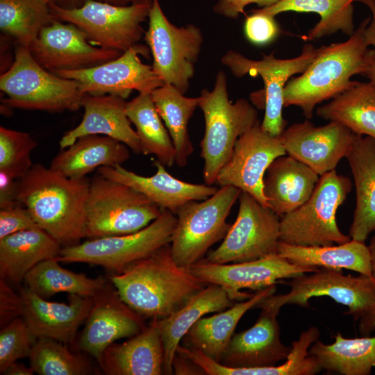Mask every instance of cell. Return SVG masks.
<instances>
[{"label":"cell","mask_w":375,"mask_h":375,"mask_svg":"<svg viewBox=\"0 0 375 375\" xmlns=\"http://www.w3.org/2000/svg\"><path fill=\"white\" fill-rule=\"evenodd\" d=\"M352 183L335 169L319 176L310 197L281 217L280 242L298 246H328L350 241L339 228L335 215Z\"/></svg>","instance_id":"6"},{"label":"cell","mask_w":375,"mask_h":375,"mask_svg":"<svg viewBox=\"0 0 375 375\" xmlns=\"http://www.w3.org/2000/svg\"><path fill=\"white\" fill-rule=\"evenodd\" d=\"M276 285L256 291L250 298L209 317L199 319L186 334L191 347L220 362L242 317L265 298L275 294Z\"/></svg>","instance_id":"31"},{"label":"cell","mask_w":375,"mask_h":375,"mask_svg":"<svg viewBox=\"0 0 375 375\" xmlns=\"http://www.w3.org/2000/svg\"><path fill=\"white\" fill-rule=\"evenodd\" d=\"M335 342L317 340L309 349L322 369L342 375H369L375 367V336L347 338L340 333Z\"/></svg>","instance_id":"33"},{"label":"cell","mask_w":375,"mask_h":375,"mask_svg":"<svg viewBox=\"0 0 375 375\" xmlns=\"http://www.w3.org/2000/svg\"><path fill=\"white\" fill-rule=\"evenodd\" d=\"M55 18L81 28L94 46L124 52L137 44L145 33L142 24L149 17L151 6H115L96 0H85L74 8L49 3Z\"/></svg>","instance_id":"11"},{"label":"cell","mask_w":375,"mask_h":375,"mask_svg":"<svg viewBox=\"0 0 375 375\" xmlns=\"http://www.w3.org/2000/svg\"><path fill=\"white\" fill-rule=\"evenodd\" d=\"M155 174L145 176L123 167H101L98 174L111 180L126 184L140 192L160 208L176 214L184 204L202 201L214 194L219 188L206 184H196L178 179L168 173L158 160L153 162Z\"/></svg>","instance_id":"23"},{"label":"cell","mask_w":375,"mask_h":375,"mask_svg":"<svg viewBox=\"0 0 375 375\" xmlns=\"http://www.w3.org/2000/svg\"><path fill=\"white\" fill-rule=\"evenodd\" d=\"M316 113L324 119L341 123L356 134L375 139V84L356 81L319 107Z\"/></svg>","instance_id":"35"},{"label":"cell","mask_w":375,"mask_h":375,"mask_svg":"<svg viewBox=\"0 0 375 375\" xmlns=\"http://www.w3.org/2000/svg\"><path fill=\"white\" fill-rule=\"evenodd\" d=\"M89 188L86 177L68 178L37 163L17 180L16 199L62 248L76 245L86 238Z\"/></svg>","instance_id":"1"},{"label":"cell","mask_w":375,"mask_h":375,"mask_svg":"<svg viewBox=\"0 0 375 375\" xmlns=\"http://www.w3.org/2000/svg\"><path fill=\"white\" fill-rule=\"evenodd\" d=\"M241 192L232 185L221 186L206 199L190 201L178 209L170 242L177 265L190 268L224 238L231 226L226 218Z\"/></svg>","instance_id":"8"},{"label":"cell","mask_w":375,"mask_h":375,"mask_svg":"<svg viewBox=\"0 0 375 375\" xmlns=\"http://www.w3.org/2000/svg\"><path fill=\"white\" fill-rule=\"evenodd\" d=\"M363 76L375 84V50L374 49H368L367 53V67Z\"/></svg>","instance_id":"52"},{"label":"cell","mask_w":375,"mask_h":375,"mask_svg":"<svg viewBox=\"0 0 375 375\" xmlns=\"http://www.w3.org/2000/svg\"><path fill=\"white\" fill-rule=\"evenodd\" d=\"M59 262L53 258L36 265L25 276V286L44 299L60 292L94 297L108 281V277L91 278L66 269Z\"/></svg>","instance_id":"36"},{"label":"cell","mask_w":375,"mask_h":375,"mask_svg":"<svg viewBox=\"0 0 375 375\" xmlns=\"http://www.w3.org/2000/svg\"><path fill=\"white\" fill-rule=\"evenodd\" d=\"M126 112L134 124L140 140L141 153L154 155L165 166L175 162V149L167 128L152 100L151 92L139 93L126 102Z\"/></svg>","instance_id":"37"},{"label":"cell","mask_w":375,"mask_h":375,"mask_svg":"<svg viewBox=\"0 0 375 375\" xmlns=\"http://www.w3.org/2000/svg\"><path fill=\"white\" fill-rule=\"evenodd\" d=\"M126 106L125 99L117 96L85 94L81 103L84 110L82 121L62 136L60 149L69 147L81 137L101 135L124 143L137 154L141 153L140 140L131 127Z\"/></svg>","instance_id":"24"},{"label":"cell","mask_w":375,"mask_h":375,"mask_svg":"<svg viewBox=\"0 0 375 375\" xmlns=\"http://www.w3.org/2000/svg\"><path fill=\"white\" fill-rule=\"evenodd\" d=\"M38 145L26 132L0 127V172L15 180L22 178L32 167L31 154Z\"/></svg>","instance_id":"41"},{"label":"cell","mask_w":375,"mask_h":375,"mask_svg":"<svg viewBox=\"0 0 375 375\" xmlns=\"http://www.w3.org/2000/svg\"><path fill=\"white\" fill-rule=\"evenodd\" d=\"M277 253L299 266L346 269L372 277L368 246L352 239L346 243L328 246H298L279 242Z\"/></svg>","instance_id":"32"},{"label":"cell","mask_w":375,"mask_h":375,"mask_svg":"<svg viewBox=\"0 0 375 375\" xmlns=\"http://www.w3.org/2000/svg\"><path fill=\"white\" fill-rule=\"evenodd\" d=\"M285 154L281 137L265 131L259 122L238 139L216 183L236 187L267 206L263 193L266 171L276 158Z\"/></svg>","instance_id":"17"},{"label":"cell","mask_w":375,"mask_h":375,"mask_svg":"<svg viewBox=\"0 0 375 375\" xmlns=\"http://www.w3.org/2000/svg\"><path fill=\"white\" fill-rule=\"evenodd\" d=\"M0 89L9 108L61 112L81 108L78 83L57 76L39 65L28 47L17 44L13 62L0 76Z\"/></svg>","instance_id":"5"},{"label":"cell","mask_w":375,"mask_h":375,"mask_svg":"<svg viewBox=\"0 0 375 375\" xmlns=\"http://www.w3.org/2000/svg\"><path fill=\"white\" fill-rule=\"evenodd\" d=\"M176 215L162 209L154 221L141 230L107 236L62 247L56 259L60 262H83L101 266L110 274H119L132 263L170 244Z\"/></svg>","instance_id":"9"},{"label":"cell","mask_w":375,"mask_h":375,"mask_svg":"<svg viewBox=\"0 0 375 375\" xmlns=\"http://www.w3.org/2000/svg\"><path fill=\"white\" fill-rule=\"evenodd\" d=\"M172 369L174 374L176 375L204 374L199 366L183 354L177 352L173 359Z\"/></svg>","instance_id":"48"},{"label":"cell","mask_w":375,"mask_h":375,"mask_svg":"<svg viewBox=\"0 0 375 375\" xmlns=\"http://www.w3.org/2000/svg\"><path fill=\"white\" fill-rule=\"evenodd\" d=\"M13 288L5 280L0 278L1 328L22 315V299L19 292H15Z\"/></svg>","instance_id":"45"},{"label":"cell","mask_w":375,"mask_h":375,"mask_svg":"<svg viewBox=\"0 0 375 375\" xmlns=\"http://www.w3.org/2000/svg\"><path fill=\"white\" fill-rule=\"evenodd\" d=\"M365 3L372 12L369 23L365 31V39L368 47L372 46L375 50V0H357Z\"/></svg>","instance_id":"49"},{"label":"cell","mask_w":375,"mask_h":375,"mask_svg":"<svg viewBox=\"0 0 375 375\" xmlns=\"http://www.w3.org/2000/svg\"><path fill=\"white\" fill-rule=\"evenodd\" d=\"M162 208L133 188L98 174L90 181L85 206L88 239L121 235L141 230Z\"/></svg>","instance_id":"7"},{"label":"cell","mask_w":375,"mask_h":375,"mask_svg":"<svg viewBox=\"0 0 375 375\" xmlns=\"http://www.w3.org/2000/svg\"><path fill=\"white\" fill-rule=\"evenodd\" d=\"M256 308L261 309L256 323L233 335L220 363L233 368L251 369L274 366L287 359L291 347L285 345L280 338L277 317L281 308L267 298Z\"/></svg>","instance_id":"21"},{"label":"cell","mask_w":375,"mask_h":375,"mask_svg":"<svg viewBox=\"0 0 375 375\" xmlns=\"http://www.w3.org/2000/svg\"><path fill=\"white\" fill-rule=\"evenodd\" d=\"M56 19L46 0H0V28L17 44L28 47Z\"/></svg>","instance_id":"39"},{"label":"cell","mask_w":375,"mask_h":375,"mask_svg":"<svg viewBox=\"0 0 375 375\" xmlns=\"http://www.w3.org/2000/svg\"><path fill=\"white\" fill-rule=\"evenodd\" d=\"M40 228L29 211L19 201L0 208V239L11 234Z\"/></svg>","instance_id":"44"},{"label":"cell","mask_w":375,"mask_h":375,"mask_svg":"<svg viewBox=\"0 0 375 375\" xmlns=\"http://www.w3.org/2000/svg\"><path fill=\"white\" fill-rule=\"evenodd\" d=\"M247 17L244 33L248 41L254 45L262 46L273 42L279 35L280 28L274 16L256 10Z\"/></svg>","instance_id":"43"},{"label":"cell","mask_w":375,"mask_h":375,"mask_svg":"<svg viewBox=\"0 0 375 375\" xmlns=\"http://www.w3.org/2000/svg\"><path fill=\"white\" fill-rule=\"evenodd\" d=\"M93 299V306L74 344L98 362L108 347L140 333L146 325L144 318L122 299L108 278Z\"/></svg>","instance_id":"18"},{"label":"cell","mask_w":375,"mask_h":375,"mask_svg":"<svg viewBox=\"0 0 375 375\" xmlns=\"http://www.w3.org/2000/svg\"><path fill=\"white\" fill-rule=\"evenodd\" d=\"M234 223L221 244L205 260L217 264L253 261L278 254L281 217L247 192H242Z\"/></svg>","instance_id":"12"},{"label":"cell","mask_w":375,"mask_h":375,"mask_svg":"<svg viewBox=\"0 0 375 375\" xmlns=\"http://www.w3.org/2000/svg\"><path fill=\"white\" fill-rule=\"evenodd\" d=\"M358 134L340 122L315 126L306 120L295 123L280 135L286 154L310 167L319 176L334 170L346 158Z\"/></svg>","instance_id":"20"},{"label":"cell","mask_w":375,"mask_h":375,"mask_svg":"<svg viewBox=\"0 0 375 375\" xmlns=\"http://www.w3.org/2000/svg\"><path fill=\"white\" fill-rule=\"evenodd\" d=\"M22 318L37 338L53 339L74 345L77 331L94 303L93 297L69 294L67 303L49 301L26 286L19 287Z\"/></svg>","instance_id":"22"},{"label":"cell","mask_w":375,"mask_h":375,"mask_svg":"<svg viewBox=\"0 0 375 375\" xmlns=\"http://www.w3.org/2000/svg\"><path fill=\"white\" fill-rule=\"evenodd\" d=\"M144 40L153 57L152 68L164 84L185 94L194 76L203 38L199 27H177L163 13L158 0H153Z\"/></svg>","instance_id":"10"},{"label":"cell","mask_w":375,"mask_h":375,"mask_svg":"<svg viewBox=\"0 0 375 375\" xmlns=\"http://www.w3.org/2000/svg\"><path fill=\"white\" fill-rule=\"evenodd\" d=\"M357 0H279L275 4L256 9L275 16L286 11L315 12L320 20L303 38L312 40L338 31L351 36L354 32L353 3Z\"/></svg>","instance_id":"38"},{"label":"cell","mask_w":375,"mask_h":375,"mask_svg":"<svg viewBox=\"0 0 375 375\" xmlns=\"http://www.w3.org/2000/svg\"><path fill=\"white\" fill-rule=\"evenodd\" d=\"M17 180L0 172V208L10 206L17 202Z\"/></svg>","instance_id":"47"},{"label":"cell","mask_w":375,"mask_h":375,"mask_svg":"<svg viewBox=\"0 0 375 375\" xmlns=\"http://www.w3.org/2000/svg\"><path fill=\"white\" fill-rule=\"evenodd\" d=\"M317 53V49L310 44L303 46L301 53L290 59H279L274 53L263 54L261 60L248 58L239 52L229 50L221 58V62L238 78L247 74L259 75L265 85V115L260 126L274 136H280L285 129L287 121L283 117L284 89L289 78L294 74L303 73Z\"/></svg>","instance_id":"13"},{"label":"cell","mask_w":375,"mask_h":375,"mask_svg":"<svg viewBox=\"0 0 375 375\" xmlns=\"http://www.w3.org/2000/svg\"><path fill=\"white\" fill-rule=\"evenodd\" d=\"M370 19L365 18L347 41L317 49L308 69L286 84L284 107H299L303 115L311 119L317 104L351 88L356 82L351 76L364 75L369 49L365 31Z\"/></svg>","instance_id":"3"},{"label":"cell","mask_w":375,"mask_h":375,"mask_svg":"<svg viewBox=\"0 0 375 375\" xmlns=\"http://www.w3.org/2000/svg\"><path fill=\"white\" fill-rule=\"evenodd\" d=\"M199 107L205 119V133L200 144L203 178L206 185H212L238 139L260 121L257 110L247 99L230 101L227 78L222 71L217 73L212 90H201Z\"/></svg>","instance_id":"4"},{"label":"cell","mask_w":375,"mask_h":375,"mask_svg":"<svg viewBox=\"0 0 375 375\" xmlns=\"http://www.w3.org/2000/svg\"><path fill=\"white\" fill-rule=\"evenodd\" d=\"M279 0H218L213 10L218 15L228 18L236 19L240 13H244L246 6L256 3L264 8L272 6Z\"/></svg>","instance_id":"46"},{"label":"cell","mask_w":375,"mask_h":375,"mask_svg":"<svg viewBox=\"0 0 375 375\" xmlns=\"http://www.w3.org/2000/svg\"><path fill=\"white\" fill-rule=\"evenodd\" d=\"M34 371L29 366L16 362L10 364L2 373L3 375H33Z\"/></svg>","instance_id":"51"},{"label":"cell","mask_w":375,"mask_h":375,"mask_svg":"<svg viewBox=\"0 0 375 375\" xmlns=\"http://www.w3.org/2000/svg\"><path fill=\"white\" fill-rule=\"evenodd\" d=\"M156 110L164 122L175 149V163L179 167L188 164L194 151L188 133V123L199 97H187L172 85L164 84L151 92Z\"/></svg>","instance_id":"34"},{"label":"cell","mask_w":375,"mask_h":375,"mask_svg":"<svg viewBox=\"0 0 375 375\" xmlns=\"http://www.w3.org/2000/svg\"><path fill=\"white\" fill-rule=\"evenodd\" d=\"M306 274L287 282L290 287L288 292L273 294L267 300L279 308L287 304L306 308L311 298L326 296L347 306V313L355 320L375 307V281L372 277L345 276L342 270L324 268Z\"/></svg>","instance_id":"14"},{"label":"cell","mask_w":375,"mask_h":375,"mask_svg":"<svg viewBox=\"0 0 375 375\" xmlns=\"http://www.w3.org/2000/svg\"><path fill=\"white\" fill-rule=\"evenodd\" d=\"M37 338L19 317L1 328L0 374L12 362L28 358Z\"/></svg>","instance_id":"42"},{"label":"cell","mask_w":375,"mask_h":375,"mask_svg":"<svg viewBox=\"0 0 375 375\" xmlns=\"http://www.w3.org/2000/svg\"><path fill=\"white\" fill-rule=\"evenodd\" d=\"M193 274L206 284L221 286L235 301L250 298L253 294L242 289L260 290L283 278H292L319 268L299 266L278 254L261 259L235 263L217 264L203 258L190 267Z\"/></svg>","instance_id":"16"},{"label":"cell","mask_w":375,"mask_h":375,"mask_svg":"<svg viewBox=\"0 0 375 375\" xmlns=\"http://www.w3.org/2000/svg\"><path fill=\"white\" fill-rule=\"evenodd\" d=\"M233 301L221 286L208 284L178 310L158 319L164 348V374H173L172 362L177 347L191 327L204 315L231 307Z\"/></svg>","instance_id":"28"},{"label":"cell","mask_w":375,"mask_h":375,"mask_svg":"<svg viewBox=\"0 0 375 375\" xmlns=\"http://www.w3.org/2000/svg\"><path fill=\"white\" fill-rule=\"evenodd\" d=\"M149 51L147 46L138 43L118 58L99 65L50 72L76 81L84 94H110L125 99L133 90L150 93L164 85L152 66L143 63L140 58V56L149 58Z\"/></svg>","instance_id":"15"},{"label":"cell","mask_w":375,"mask_h":375,"mask_svg":"<svg viewBox=\"0 0 375 375\" xmlns=\"http://www.w3.org/2000/svg\"><path fill=\"white\" fill-rule=\"evenodd\" d=\"M346 158L356 187L351 239L365 242L375 231V139L358 135Z\"/></svg>","instance_id":"27"},{"label":"cell","mask_w":375,"mask_h":375,"mask_svg":"<svg viewBox=\"0 0 375 375\" xmlns=\"http://www.w3.org/2000/svg\"><path fill=\"white\" fill-rule=\"evenodd\" d=\"M107 277L130 308L152 319L170 315L207 285L176 263L170 244Z\"/></svg>","instance_id":"2"},{"label":"cell","mask_w":375,"mask_h":375,"mask_svg":"<svg viewBox=\"0 0 375 375\" xmlns=\"http://www.w3.org/2000/svg\"><path fill=\"white\" fill-rule=\"evenodd\" d=\"M359 331L362 336H367L375 330V307L359 319Z\"/></svg>","instance_id":"50"},{"label":"cell","mask_w":375,"mask_h":375,"mask_svg":"<svg viewBox=\"0 0 375 375\" xmlns=\"http://www.w3.org/2000/svg\"><path fill=\"white\" fill-rule=\"evenodd\" d=\"M49 3L63 8H74L81 6L85 0H46Z\"/></svg>","instance_id":"53"},{"label":"cell","mask_w":375,"mask_h":375,"mask_svg":"<svg viewBox=\"0 0 375 375\" xmlns=\"http://www.w3.org/2000/svg\"><path fill=\"white\" fill-rule=\"evenodd\" d=\"M128 147L108 136L79 138L53 158L49 167L71 178H81L101 167H115L128 160Z\"/></svg>","instance_id":"30"},{"label":"cell","mask_w":375,"mask_h":375,"mask_svg":"<svg viewBox=\"0 0 375 375\" xmlns=\"http://www.w3.org/2000/svg\"><path fill=\"white\" fill-rule=\"evenodd\" d=\"M30 367L40 375H88L95 372L90 359L71 351L68 344L38 338L28 356Z\"/></svg>","instance_id":"40"},{"label":"cell","mask_w":375,"mask_h":375,"mask_svg":"<svg viewBox=\"0 0 375 375\" xmlns=\"http://www.w3.org/2000/svg\"><path fill=\"white\" fill-rule=\"evenodd\" d=\"M62 247L40 228L22 231L0 239V278L20 287L26 274L40 262L56 258Z\"/></svg>","instance_id":"29"},{"label":"cell","mask_w":375,"mask_h":375,"mask_svg":"<svg viewBox=\"0 0 375 375\" xmlns=\"http://www.w3.org/2000/svg\"><path fill=\"white\" fill-rule=\"evenodd\" d=\"M28 49L36 62L49 72L90 68L122 53L95 47L78 26L58 19L44 26Z\"/></svg>","instance_id":"19"},{"label":"cell","mask_w":375,"mask_h":375,"mask_svg":"<svg viewBox=\"0 0 375 375\" xmlns=\"http://www.w3.org/2000/svg\"><path fill=\"white\" fill-rule=\"evenodd\" d=\"M319 176L290 155L276 158L263 180L267 206L280 217L296 209L310 197Z\"/></svg>","instance_id":"26"},{"label":"cell","mask_w":375,"mask_h":375,"mask_svg":"<svg viewBox=\"0 0 375 375\" xmlns=\"http://www.w3.org/2000/svg\"><path fill=\"white\" fill-rule=\"evenodd\" d=\"M158 319H153L126 341L108 347L97 362L101 371L107 375L162 374L164 348Z\"/></svg>","instance_id":"25"},{"label":"cell","mask_w":375,"mask_h":375,"mask_svg":"<svg viewBox=\"0 0 375 375\" xmlns=\"http://www.w3.org/2000/svg\"><path fill=\"white\" fill-rule=\"evenodd\" d=\"M368 248L371 260L372 277L375 281V235H374L371 239Z\"/></svg>","instance_id":"55"},{"label":"cell","mask_w":375,"mask_h":375,"mask_svg":"<svg viewBox=\"0 0 375 375\" xmlns=\"http://www.w3.org/2000/svg\"><path fill=\"white\" fill-rule=\"evenodd\" d=\"M115 6H125L131 4H147L151 6L153 0H96Z\"/></svg>","instance_id":"54"}]
</instances>
